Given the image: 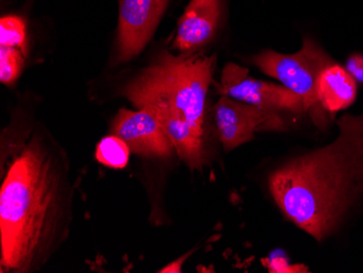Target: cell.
Returning a JSON list of instances; mask_svg holds the SVG:
<instances>
[{
  "label": "cell",
  "mask_w": 363,
  "mask_h": 273,
  "mask_svg": "<svg viewBox=\"0 0 363 273\" xmlns=\"http://www.w3.org/2000/svg\"><path fill=\"white\" fill-rule=\"evenodd\" d=\"M217 55L161 52L122 89L138 109L155 113L179 158L191 170L207 165V95Z\"/></svg>",
  "instance_id": "cell-3"
},
{
  "label": "cell",
  "mask_w": 363,
  "mask_h": 273,
  "mask_svg": "<svg viewBox=\"0 0 363 273\" xmlns=\"http://www.w3.org/2000/svg\"><path fill=\"white\" fill-rule=\"evenodd\" d=\"M112 134L123 140L130 152L147 158H169L175 152L158 118L148 109L120 110L112 121Z\"/></svg>",
  "instance_id": "cell-8"
},
{
  "label": "cell",
  "mask_w": 363,
  "mask_h": 273,
  "mask_svg": "<svg viewBox=\"0 0 363 273\" xmlns=\"http://www.w3.org/2000/svg\"><path fill=\"white\" fill-rule=\"evenodd\" d=\"M222 18V0H191L177 22L172 50L195 54L217 35Z\"/></svg>",
  "instance_id": "cell-9"
},
{
  "label": "cell",
  "mask_w": 363,
  "mask_h": 273,
  "mask_svg": "<svg viewBox=\"0 0 363 273\" xmlns=\"http://www.w3.org/2000/svg\"><path fill=\"white\" fill-rule=\"evenodd\" d=\"M217 87L220 95L277 113H305L303 101L291 89L255 79L250 77L248 69L236 63L230 62L224 67Z\"/></svg>",
  "instance_id": "cell-6"
},
{
  "label": "cell",
  "mask_w": 363,
  "mask_h": 273,
  "mask_svg": "<svg viewBox=\"0 0 363 273\" xmlns=\"http://www.w3.org/2000/svg\"><path fill=\"white\" fill-rule=\"evenodd\" d=\"M130 154L128 144L113 134L103 138L96 150L98 162L113 169L125 168L130 160Z\"/></svg>",
  "instance_id": "cell-11"
},
{
  "label": "cell",
  "mask_w": 363,
  "mask_h": 273,
  "mask_svg": "<svg viewBox=\"0 0 363 273\" xmlns=\"http://www.w3.org/2000/svg\"><path fill=\"white\" fill-rule=\"evenodd\" d=\"M170 0H119L118 61L138 56L150 42Z\"/></svg>",
  "instance_id": "cell-7"
},
{
  "label": "cell",
  "mask_w": 363,
  "mask_h": 273,
  "mask_svg": "<svg viewBox=\"0 0 363 273\" xmlns=\"http://www.w3.org/2000/svg\"><path fill=\"white\" fill-rule=\"evenodd\" d=\"M346 70L357 83L363 84V54H352L346 62Z\"/></svg>",
  "instance_id": "cell-14"
},
{
  "label": "cell",
  "mask_w": 363,
  "mask_h": 273,
  "mask_svg": "<svg viewBox=\"0 0 363 273\" xmlns=\"http://www.w3.org/2000/svg\"><path fill=\"white\" fill-rule=\"evenodd\" d=\"M0 45L21 50L26 56V24L18 16H6L0 20Z\"/></svg>",
  "instance_id": "cell-12"
},
{
  "label": "cell",
  "mask_w": 363,
  "mask_h": 273,
  "mask_svg": "<svg viewBox=\"0 0 363 273\" xmlns=\"http://www.w3.org/2000/svg\"><path fill=\"white\" fill-rule=\"evenodd\" d=\"M71 191L59 152L33 136L8 168L0 189L1 269H40L68 233Z\"/></svg>",
  "instance_id": "cell-1"
},
{
  "label": "cell",
  "mask_w": 363,
  "mask_h": 273,
  "mask_svg": "<svg viewBox=\"0 0 363 273\" xmlns=\"http://www.w3.org/2000/svg\"><path fill=\"white\" fill-rule=\"evenodd\" d=\"M328 145L287 160L268 178L283 215L321 243L363 197V113L344 115Z\"/></svg>",
  "instance_id": "cell-2"
},
{
  "label": "cell",
  "mask_w": 363,
  "mask_h": 273,
  "mask_svg": "<svg viewBox=\"0 0 363 273\" xmlns=\"http://www.w3.org/2000/svg\"><path fill=\"white\" fill-rule=\"evenodd\" d=\"M189 254L184 255V256L181 257L179 260H175L172 264H168V266L164 267V268L161 269L160 272H181L182 266L184 264L185 260H186L187 257L189 256Z\"/></svg>",
  "instance_id": "cell-15"
},
{
  "label": "cell",
  "mask_w": 363,
  "mask_h": 273,
  "mask_svg": "<svg viewBox=\"0 0 363 273\" xmlns=\"http://www.w3.org/2000/svg\"><path fill=\"white\" fill-rule=\"evenodd\" d=\"M26 55L12 47H0V81L12 85L21 74Z\"/></svg>",
  "instance_id": "cell-13"
},
{
  "label": "cell",
  "mask_w": 363,
  "mask_h": 273,
  "mask_svg": "<svg viewBox=\"0 0 363 273\" xmlns=\"http://www.w3.org/2000/svg\"><path fill=\"white\" fill-rule=\"evenodd\" d=\"M358 87L346 68L332 61L320 73L317 83V97L320 107L330 117L347 109L356 101Z\"/></svg>",
  "instance_id": "cell-10"
},
{
  "label": "cell",
  "mask_w": 363,
  "mask_h": 273,
  "mask_svg": "<svg viewBox=\"0 0 363 273\" xmlns=\"http://www.w3.org/2000/svg\"><path fill=\"white\" fill-rule=\"evenodd\" d=\"M208 115L211 128L226 152L236 150L255 138L257 132L283 131L285 121L281 113L256 107L220 95Z\"/></svg>",
  "instance_id": "cell-5"
},
{
  "label": "cell",
  "mask_w": 363,
  "mask_h": 273,
  "mask_svg": "<svg viewBox=\"0 0 363 273\" xmlns=\"http://www.w3.org/2000/svg\"><path fill=\"white\" fill-rule=\"evenodd\" d=\"M250 61L298 96L303 110L318 126L328 124V115L318 101L317 83L320 73L333 59L315 40L305 36L301 50L294 54L267 50L250 57Z\"/></svg>",
  "instance_id": "cell-4"
}]
</instances>
